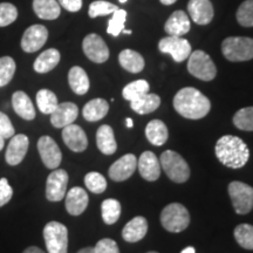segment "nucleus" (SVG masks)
<instances>
[{
    "mask_svg": "<svg viewBox=\"0 0 253 253\" xmlns=\"http://www.w3.org/2000/svg\"><path fill=\"white\" fill-rule=\"evenodd\" d=\"M188 61V71L202 81H212L217 75V67L207 53L197 49L191 52Z\"/></svg>",
    "mask_w": 253,
    "mask_h": 253,
    "instance_id": "nucleus-6",
    "label": "nucleus"
},
{
    "mask_svg": "<svg viewBox=\"0 0 253 253\" xmlns=\"http://www.w3.org/2000/svg\"><path fill=\"white\" fill-rule=\"evenodd\" d=\"M161 223L167 231L178 233L184 231L190 224V214L188 209L179 203L167 205L161 213Z\"/></svg>",
    "mask_w": 253,
    "mask_h": 253,
    "instance_id": "nucleus-5",
    "label": "nucleus"
},
{
    "mask_svg": "<svg viewBox=\"0 0 253 253\" xmlns=\"http://www.w3.org/2000/svg\"><path fill=\"white\" fill-rule=\"evenodd\" d=\"M119 62L122 68L132 74L143 71L145 65L143 56L134 49H123L119 55Z\"/></svg>",
    "mask_w": 253,
    "mask_h": 253,
    "instance_id": "nucleus-25",
    "label": "nucleus"
},
{
    "mask_svg": "<svg viewBox=\"0 0 253 253\" xmlns=\"http://www.w3.org/2000/svg\"><path fill=\"white\" fill-rule=\"evenodd\" d=\"M30 147V140L26 135L18 134L11 137V141L6 149L5 158L9 166H18L24 161Z\"/></svg>",
    "mask_w": 253,
    "mask_h": 253,
    "instance_id": "nucleus-15",
    "label": "nucleus"
},
{
    "mask_svg": "<svg viewBox=\"0 0 253 253\" xmlns=\"http://www.w3.org/2000/svg\"><path fill=\"white\" fill-rule=\"evenodd\" d=\"M18 18V9L9 2L0 4V27H5L14 23Z\"/></svg>",
    "mask_w": 253,
    "mask_h": 253,
    "instance_id": "nucleus-42",
    "label": "nucleus"
},
{
    "mask_svg": "<svg viewBox=\"0 0 253 253\" xmlns=\"http://www.w3.org/2000/svg\"><path fill=\"white\" fill-rule=\"evenodd\" d=\"M148 253H158V252H155V251H150V252H148Z\"/></svg>",
    "mask_w": 253,
    "mask_h": 253,
    "instance_id": "nucleus-55",
    "label": "nucleus"
},
{
    "mask_svg": "<svg viewBox=\"0 0 253 253\" xmlns=\"http://www.w3.org/2000/svg\"><path fill=\"white\" fill-rule=\"evenodd\" d=\"M12 196H13L12 186L9 185L7 178L2 177L0 178V208L7 204L12 199Z\"/></svg>",
    "mask_w": 253,
    "mask_h": 253,
    "instance_id": "nucleus-45",
    "label": "nucleus"
},
{
    "mask_svg": "<svg viewBox=\"0 0 253 253\" xmlns=\"http://www.w3.org/2000/svg\"><path fill=\"white\" fill-rule=\"evenodd\" d=\"M229 195L236 213L248 214L253 209V188L246 183L235 181L229 184Z\"/></svg>",
    "mask_w": 253,
    "mask_h": 253,
    "instance_id": "nucleus-8",
    "label": "nucleus"
},
{
    "mask_svg": "<svg viewBox=\"0 0 253 253\" xmlns=\"http://www.w3.org/2000/svg\"><path fill=\"white\" fill-rule=\"evenodd\" d=\"M126 12L125 9H118L113 13V18L110 19L108 23V28H107V33L113 37H119L120 33L125 30Z\"/></svg>",
    "mask_w": 253,
    "mask_h": 253,
    "instance_id": "nucleus-41",
    "label": "nucleus"
},
{
    "mask_svg": "<svg viewBox=\"0 0 253 253\" xmlns=\"http://www.w3.org/2000/svg\"><path fill=\"white\" fill-rule=\"evenodd\" d=\"M218 161L230 169H240L250 158L249 147L238 136H221L214 147Z\"/></svg>",
    "mask_w": 253,
    "mask_h": 253,
    "instance_id": "nucleus-2",
    "label": "nucleus"
},
{
    "mask_svg": "<svg viewBox=\"0 0 253 253\" xmlns=\"http://www.w3.org/2000/svg\"><path fill=\"white\" fill-rule=\"evenodd\" d=\"M23 253H45V252H43L41 249L37 248V246H30V248H27Z\"/></svg>",
    "mask_w": 253,
    "mask_h": 253,
    "instance_id": "nucleus-47",
    "label": "nucleus"
},
{
    "mask_svg": "<svg viewBox=\"0 0 253 253\" xmlns=\"http://www.w3.org/2000/svg\"><path fill=\"white\" fill-rule=\"evenodd\" d=\"M33 9L43 20H54L61 13L58 0H33Z\"/></svg>",
    "mask_w": 253,
    "mask_h": 253,
    "instance_id": "nucleus-30",
    "label": "nucleus"
},
{
    "mask_svg": "<svg viewBox=\"0 0 253 253\" xmlns=\"http://www.w3.org/2000/svg\"><path fill=\"white\" fill-rule=\"evenodd\" d=\"M137 169L142 178L148 182L157 181L161 175V163L156 155L151 151H144L137 161Z\"/></svg>",
    "mask_w": 253,
    "mask_h": 253,
    "instance_id": "nucleus-19",
    "label": "nucleus"
},
{
    "mask_svg": "<svg viewBox=\"0 0 253 253\" xmlns=\"http://www.w3.org/2000/svg\"><path fill=\"white\" fill-rule=\"evenodd\" d=\"M235 239L243 249L253 250V226L240 224L235 229Z\"/></svg>",
    "mask_w": 253,
    "mask_h": 253,
    "instance_id": "nucleus-36",
    "label": "nucleus"
},
{
    "mask_svg": "<svg viewBox=\"0 0 253 253\" xmlns=\"http://www.w3.org/2000/svg\"><path fill=\"white\" fill-rule=\"evenodd\" d=\"M15 134L14 126H12L11 120L5 113L0 112V135L5 138L13 137Z\"/></svg>",
    "mask_w": 253,
    "mask_h": 253,
    "instance_id": "nucleus-44",
    "label": "nucleus"
},
{
    "mask_svg": "<svg viewBox=\"0 0 253 253\" xmlns=\"http://www.w3.org/2000/svg\"><path fill=\"white\" fill-rule=\"evenodd\" d=\"M41 161L48 169H58L62 161V154L56 142L49 136H41L38 141Z\"/></svg>",
    "mask_w": 253,
    "mask_h": 253,
    "instance_id": "nucleus-11",
    "label": "nucleus"
},
{
    "mask_svg": "<svg viewBox=\"0 0 253 253\" xmlns=\"http://www.w3.org/2000/svg\"><path fill=\"white\" fill-rule=\"evenodd\" d=\"M48 39V31L43 25H33L25 31L21 39V48L26 53L39 50Z\"/></svg>",
    "mask_w": 253,
    "mask_h": 253,
    "instance_id": "nucleus-13",
    "label": "nucleus"
},
{
    "mask_svg": "<svg viewBox=\"0 0 253 253\" xmlns=\"http://www.w3.org/2000/svg\"><path fill=\"white\" fill-rule=\"evenodd\" d=\"M145 137L151 144L156 145V147L163 145L169 137V131H168L166 123L161 120L150 121L145 126Z\"/></svg>",
    "mask_w": 253,
    "mask_h": 253,
    "instance_id": "nucleus-26",
    "label": "nucleus"
},
{
    "mask_svg": "<svg viewBox=\"0 0 253 253\" xmlns=\"http://www.w3.org/2000/svg\"><path fill=\"white\" fill-rule=\"evenodd\" d=\"M173 108L179 115L189 120H199L208 115L211 102L203 93L194 87H185L173 97Z\"/></svg>",
    "mask_w": 253,
    "mask_h": 253,
    "instance_id": "nucleus-1",
    "label": "nucleus"
},
{
    "mask_svg": "<svg viewBox=\"0 0 253 253\" xmlns=\"http://www.w3.org/2000/svg\"><path fill=\"white\" fill-rule=\"evenodd\" d=\"M109 112V104L103 99H94L86 103L82 115L88 122H97L102 120Z\"/></svg>",
    "mask_w": 253,
    "mask_h": 253,
    "instance_id": "nucleus-28",
    "label": "nucleus"
},
{
    "mask_svg": "<svg viewBox=\"0 0 253 253\" xmlns=\"http://www.w3.org/2000/svg\"><path fill=\"white\" fill-rule=\"evenodd\" d=\"M136 169H137V158L134 154H126L112 164L108 170V175L113 181L123 182L130 178Z\"/></svg>",
    "mask_w": 253,
    "mask_h": 253,
    "instance_id": "nucleus-14",
    "label": "nucleus"
},
{
    "mask_svg": "<svg viewBox=\"0 0 253 253\" xmlns=\"http://www.w3.org/2000/svg\"><path fill=\"white\" fill-rule=\"evenodd\" d=\"M84 185L93 194H102L107 189V181L100 172L91 171L84 176Z\"/></svg>",
    "mask_w": 253,
    "mask_h": 253,
    "instance_id": "nucleus-38",
    "label": "nucleus"
},
{
    "mask_svg": "<svg viewBox=\"0 0 253 253\" xmlns=\"http://www.w3.org/2000/svg\"><path fill=\"white\" fill-rule=\"evenodd\" d=\"M161 104V97L157 94H144L143 96L138 97L130 102L131 109L140 115L150 114L156 110Z\"/></svg>",
    "mask_w": 253,
    "mask_h": 253,
    "instance_id": "nucleus-31",
    "label": "nucleus"
},
{
    "mask_svg": "<svg viewBox=\"0 0 253 253\" xmlns=\"http://www.w3.org/2000/svg\"><path fill=\"white\" fill-rule=\"evenodd\" d=\"M95 253H120L118 243L110 238H103L94 248Z\"/></svg>",
    "mask_w": 253,
    "mask_h": 253,
    "instance_id": "nucleus-43",
    "label": "nucleus"
},
{
    "mask_svg": "<svg viewBox=\"0 0 253 253\" xmlns=\"http://www.w3.org/2000/svg\"><path fill=\"white\" fill-rule=\"evenodd\" d=\"M96 144L101 153L104 155H113L118 150L115 135L113 128L108 125L101 126L96 131Z\"/></svg>",
    "mask_w": 253,
    "mask_h": 253,
    "instance_id": "nucleus-24",
    "label": "nucleus"
},
{
    "mask_svg": "<svg viewBox=\"0 0 253 253\" xmlns=\"http://www.w3.org/2000/svg\"><path fill=\"white\" fill-rule=\"evenodd\" d=\"M58 2L69 12H78L82 7V0H58Z\"/></svg>",
    "mask_w": 253,
    "mask_h": 253,
    "instance_id": "nucleus-46",
    "label": "nucleus"
},
{
    "mask_svg": "<svg viewBox=\"0 0 253 253\" xmlns=\"http://www.w3.org/2000/svg\"><path fill=\"white\" fill-rule=\"evenodd\" d=\"M38 108L42 114L50 115L58 107V97L49 89H40L37 93Z\"/></svg>",
    "mask_w": 253,
    "mask_h": 253,
    "instance_id": "nucleus-33",
    "label": "nucleus"
},
{
    "mask_svg": "<svg viewBox=\"0 0 253 253\" xmlns=\"http://www.w3.org/2000/svg\"><path fill=\"white\" fill-rule=\"evenodd\" d=\"M122 207L118 199L108 198L104 199L101 204V213H102V219L107 225H113L119 220L121 216Z\"/></svg>",
    "mask_w": 253,
    "mask_h": 253,
    "instance_id": "nucleus-32",
    "label": "nucleus"
},
{
    "mask_svg": "<svg viewBox=\"0 0 253 253\" xmlns=\"http://www.w3.org/2000/svg\"><path fill=\"white\" fill-rule=\"evenodd\" d=\"M233 125L240 130L253 131V107H245L233 115Z\"/></svg>",
    "mask_w": 253,
    "mask_h": 253,
    "instance_id": "nucleus-35",
    "label": "nucleus"
},
{
    "mask_svg": "<svg viewBox=\"0 0 253 253\" xmlns=\"http://www.w3.org/2000/svg\"><path fill=\"white\" fill-rule=\"evenodd\" d=\"M221 53L232 62L249 61L253 59V39L248 37H230L221 43Z\"/></svg>",
    "mask_w": 253,
    "mask_h": 253,
    "instance_id": "nucleus-3",
    "label": "nucleus"
},
{
    "mask_svg": "<svg viewBox=\"0 0 253 253\" xmlns=\"http://www.w3.org/2000/svg\"><path fill=\"white\" fill-rule=\"evenodd\" d=\"M188 11L192 20L202 26L210 24L214 15L212 2L210 0H190Z\"/></svg>",
    "mask_w": 253,
    "mask_h": 253,
    "instance_id": "nucleus-18",
    "label": "nucleus"
},
{
    "mask_svg": "<svg viewBox=\"0 0 253 253\" xmlns=\"http://www.w3.org/2000/svg\"><path fill=\"white\" fill-rule=\"evenodd\" d=\"M43 239L48 253H67L68 230L59 221H49L43 227Z\"/></svg>",
    "mask_w": 253,
    "mask_h": 253,
    "instance_id": "nucleus-7",
    "label": "nucleus"
},
{
    "mask_svg": "<svg viewBox=\"0 0 253 253\" xmlns=\"http://www.w3.org/2000/svg\"><path fill=\"white\" fill-rule=\"evenodd\" d=\"M118 9V6L112 4V2L104 1V0H96V1L91 2L89 5L88 14H89L90 18H97L101 17V15L113 14Z\"/></svg>",
    "mask_w": 253,
    "mask_h": 253,
    "instance_id": "nucleus-39",
    "label": "nucleus"
},
{
    "mask_svg": "<svg viewBox=\"0 0 253 253\" xmlns=\"http://www.w3.org/2000/svg\"><path fill=\"white\" fill-rule=\"evenodd\" d=\"M89 203L87 191L80 186H74L66 195V210L72 216H80L84 212Z\"/></svg>",
    "mask_w": 253,
    "mask_h": 253,
    "instance_id": "nucleus-20",
    "label": "nucleus"
},
{
    "mask_svg": "<svg viewBox=\"0 0 253 253\" xmlns=\"http://www.w3.org/2000/svg\"><path fill=\"white\" fill-rule=\"evenodd\" d=\"M164 172L175 183H185L190 177V168L181 155L173 150H166L160 161Z\"/></svg>",
    "mask_w": 253,
    "mask_h": 253,
    "instance_id": "nucleus-4",
    "label": "nucleus"
},
{
    "mask_svg": "<svg viewBox=\"0 0 253 253\" xmlns=\"http://www.w3.org/2000/svg\"><path fill=\"white\" fill-rule=\"evenodd\" d=\"M82 49L87 58L95 63H103L109 59L108 46L97 34H88L82 42Z\"/></svg>",
    "mask_w": 253,
    "mask_h": 253,
    "instance_id": "nucleus-12",
    "label": "nucleus"
},
{
    "mask_svg": "<svg viewBox=\"0 0 253 253\" xmlns=\"http://www.w3.org/2000/svg\"><path fill=\"white\" fill-rule=\"evenodd\" d=\"M191 28L190 19L184 11H176L170 15L164 25V31L171 37H182Z\"/></svg>",
    "mask_w": 253,
    "mask_h": 253,
    "instance_id": "nucleus-22",
    "label": "nucleus"
},
{
    "mask_svg": "<svg viewBox=\"0 0 253 253\" xmlns=\"http://www.w3.org/2000/svg\"><path fill=\"white\" fill-rule=\"evenodd\" d=\"M147 232V219L142 216H137L126 224V226L122 230V237L128 243H137L144 238Z\"/></svg>",
    "mask_w": 253,
    "mask_h": 253,
    "instance_id": "nucleus-21",
    "label": "nucleus"
},
{
    "mask_svg": "<svg viewBox=\"0 0 253 253\" xmlns=\"http://www.w3.org/2000/svg\"><path fill=\"white\" fill-rule=\"evenodd\" d=\"M158 48L162 53L170 54L176 62H183L191 54V45L181 37H167L160 40Z\"/></svg>",
    "mask_w": 253,
    "mask_h": 253,
    "instance_id": "nucleus-9",
    "label": "nucleus"
},
{
    "mask_svg": "<svg viewBox=\"0 0 253 253\" xmlns=\"http://www.w3.org/2000/svg\"><path fill=\"white\" fill-rule=\"evenodd\" d=\"M126 128H129V129L132 128V126H134V121H132L131 119L128 118L126 120Z\"/></svg>",
    "mask_w": 253,
    "mask_h": 253,
    "instance_id": "nucleus-50",
    "label": "nucleus"
},
{
    "mask_svg": "<svg viewBox=\"0 0 253 253\" xmlns=\"http://www.w3.org/2000/svg\"><path fill=\"white\" fill-rule=\"evenodd\" d=\"M126 1H128V0H120V2H122V4H125Z\"/></svg>",
    "mask_w": 253,
    "mask_h": 253,
    "instance_id": "nucleus-54",
    "label": "nucleus"
},
{
    "mask_svg": "<svg viewBox=\"0 0 253 253\" xmlns=\"http://www.w3.org/2000/svg\"><path fill=\"white\" fill-rule=\"evenodd\" d=\"M68 185V173L63 169H54L46 182V198L49 202H60L65 198Z\"/></svg>",
    "mask_w": 253,
    "mask_h": 253,
    "instance_id": "nucleus-10",
    "label": "nucleus"
},
{
    "mask_svg": "<svg viewBox=\"0 0 253 253\" xmlns=\"http://www.w3.org/2000/svg\"><path fill=\"white\" fill-rule=\"evenodd\" d=\"M15 61L11 56H2L0 58V87H5L11 82L14 77Z\"/></svg>",
    "mask_w": 253,
    "mask_h": 253,
    "instance_id": "nucleus-37",
    "label": "nucleus"
},
{
    "mask_svg": "<svg viewBox=\"0 0 253 253\" xmlns=\"http://www.w3.org/2000/svg\"><path fill=\"white\" fill-rule=\"evenodd\" d=\"M68 82L72 90L78 95H84L89 90V78L84 68L74 66L68 73Z\"/></svg>",
    "mask_w": 253,
    "mask_h": 253,
    "instance_id": "nucleus-29",
    "label": "nucleus"
},
{
    "mask_svg": "<svg viewBox=\"0 0 253 253\" xmlns=\"http://www.w3.org/2000/svg\"><path fill=\"white\" fill-rule=\"evenodd\" d=\"M181 253H196V250L192 248V246H188V248H185Z\"/></svg>",
    "mask_w": 253,
    "mask_h": 253,
    "instance_id": "nucleus-49",
    "label": "nucleus"
},
{
    "mask_svg": "<svg viewBox=\"0 0 253 253\" xmlns=\"http://www.w3.org/2000/svg\"><path fill=\"white\" fill-rule=\"evenodd\" d=\"M237 21L243 27H253V0H245L237 11Z\"/></svg>",
    "mask_w": 253,
    "mask_h": 253,
    "instance_id": "nucleus-40",
    "label": "nucleus"
},
{
    "mask_svg": "<svg viewBox=\"0 0 253 253\" xmlns=\"http://www.w3.org/2000/svg\"><path fill=\"white\" fill-rule=\"evenodd\" d=\"M4 145H5V138L0 135V150H2Z\"/></svg>",
    "mask_w": 253,
    "mask_h": 253,
    "instance_id": "nucleus-52",
    "label": "nucleus"
},
{
    "mask_svg": "<svg viewBox=\"0 0 253 253\" xmlns=\"http://www.w3.org/2000/svg\"><path fill=\"white\" fill-rule=\"evenodd\" d=\"M12 107L17 115L26 121H32L36 118V108L25 91H15L12 96Z\"/></svg>",
    "mask_w": 253,
    "mask_h": 253,
    "instance_id": "nucleus-23",
    "label": "nucleus"
},
{
    "mask_svg": "<svg viewBox=\"0 0 253 253\" xmlns=\"http://www.w3.org/2000/svg\"><path fill=\"white\" fill-rule=\"evenodd\" d=\"M149 84L145 80H136L134 82H130L129 84L123 88L122 95L123 97L129 102L131 101L137 100L138 97L143 96L144 94L149 93Z\"/></svg>",
    "mask_w": 253,
    "mask_h": 253,
    "instance_id": "nucleus-34",
    "label": "nucleus"
},
{
    "mask_svg": "<svg viewBox=\"0 0 253 253\" xmlns=\"http://www.w3.org/2000/svg\"><path fill=\"white\" fill-rule=\"evenodd\" d=\"M62 140L65 144L74 153H82L87 149L88 138L86 132L80 126L69 125L62 128Z\"/></svg>",
    "mask_w": 253,
    "mask_h": 253,
    "instance_id": "nucleus-16",
    "label": "nucleus"
},
{
    "mask_svg": "<svg viewBox=\"0 0 253 253\" xmlns=\"http://www.w3.org/2000/svg\"><path fill=\"white\" fill-rule=\"evenodd\" d=\"M122 32H123V33H125V34H131V31H129V30H126V28H125V30H123Z\"/></svg>",
    "mask_w": 253,
    "mask_h": 253,
    "instance_id": "nucleus-53",
    "label": "nucleus"
},
{
    "mask_svg": "<svg viewBox=\"0 0 253 253\" xmlns=\"http://www.w3.org/2000/svg\"><path fill=\"white\" fill-rule=\"evenodd\" d=\"M79 115V108L73 102H63L58 104L54 112L50 114V123L55 128H65L75 122Z\"/></svg>",
    "mask_w": 253,
    "mask_h": 253,
    "instance_id": "nucleus-17",
    "label": "nucleus"
},
{
    "mask_svg": "<svg viewBox=\"0 0 253 253\" xmlns=\"http://www.w3.org/2000/svg\"><path fill=\"white\" fill-rule=\"evenodd\" d=\"M78 253H95L94 248H84L81 249Z\"/></svg>",
    "mask_w": 253,
    "mask_h": 253,
    "instance_id": "nucleus-48",
    "label": "nucleus"
},
{
    "mask_svg": "<svg viewBox=\"0 0 253 253\" xmlns=\"http://www.w3.org/2000/svg\"><path fill=\"white\" fill-rule=\"evenodd\" d=\"M160 1L162 2L163 5H172V4H175L177 0H160Z\"/></svg>",
    "mask_w": 253,
    "mask_h": 253,
    "instance_id": "nucleus-51",
    "label": "nucleus"
},
{
    "mask_svg": "<svg viewBox=\"0 0 253 253\" xmlns=\"http://www.w3.org/2000/svg\"><path fill=\"white\" fill-rule=\"evenodd\" d=\"M60 52L55 48H49L42 52L34 61V71L39 74H45L54 69L60 62Z\"/></svg>",
    "mask_w": 253,
    "mask_h": 253,
    "instance_id": "nucleus-27",
    "label": "nucleus"
}]
</instances>
